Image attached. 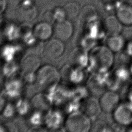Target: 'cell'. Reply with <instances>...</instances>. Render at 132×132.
<instances>
[{
    "label": "cell",
    "mask_w": 132,
    "mask_h": 132,
    "mask_svg": "<svg viewBox=\"0 0 132 132\" xmlns=\"http://www.w3.org/2000/svg\"><path fill=\"white\" fill-rule=\"evenodd\" d=\"M114 62L113 52L107 46H95L89 54V63L90 69L95 73L107 72Z\"/></svg>",
    "instance_id": "1"
},
{
    "label": "cell",
    "mask_w": 132,
    "mask_h": 132,
    "mask_svg": "<svg viewBox=\"0 0 132 132\" xmlns=\"http://www.w3.org/2000/svg\"><path fill=\"white\" fill-rule=\"evenodd\" d=\"M60 79L57 70L53 65L46 64L37 71L36 80L39 87L48 91L57 86Z\"/></svg>",
    "instance_id": "2"
},
{
    "label": "cell",
    "mask_w": 132,
    "mask_h": 132,
    "mask_svg": "<svg viewBox=\"0 0 132 132\" xmlns=\"http://www.w3.org/2000/svg\"><path fill=\"white\" fill-rule=\"evenodd\" d=\"M65 128L71 132H87L91 128V120L82 112H72L65 121Z\"/></svg>",
    "instance_id": "3"
},
{
    "label": "cell",
    "mask_w": 132,
    "mask_h": 132,
    "mask_svg": "<svg viewBox=\"0 0 132 132\" xmlns=\"http://www.w3.org/2000/svg\"><path fill=\"white\" fill-rule=\"evenodd\" d=\"M114 121L120 125H128L132 123V102L120 103L113 111Z\"/></svg>",
    "instance_id": "4"
},
{
    "label": "cell",
    "mask_w": 132,
    "mask_h": 132,
    "mask_svg": "<svg viewBox=\"0 0 132 132\" xmlns=\"http://www.w3.org/2000/svg\"><path fill=\"white\" fill-rule=\"evenodd\" d=\"M37 15V8L30 0H23L17 7L16 16L21 22H31L36 18Z\"/></svg>",
    "instance_id": "5"
},
{
    "label": "cell",
    "mask_w": 132,
    "mask_h": 132,
    "mask_svg": "<svg viewBox=\"0 0 132 132\" xmlns=\"http://www.w3.org/2000/svg\"><path fill=\"white\" fill-rule=\"evenodd\" d=\"M99 102L102 111L106 113L113 112L120 104V96L114 91H107L101 95Z\"/></svg>",
    "instance_id": "6"
},
{
    "label": "cell",
    "mask_w": 132,
    "mask_h": 132,
    "mask_svg": "<svg viewBox=\"0 0 132 132\" xmlns=\"http://www.w3.org/2000/svg\"><path fill=\"white\" fill-rule=\"evenodd\" d=\"M53 32L56 38L62 41L68 40L73 33V27L68 20L56 22L53 28Z\"/></svg>",
    "instance_id": "7"
},
{
    "label": "cell",
    "mask_w": 132,
    "mask_h": 132,
    "mask_svg": "<svg viewBox=\"0 0 132 132\" xmlns=\"http://www.w3.org/2000/svg\"><path fill=\"white\" fill-rule=\"evenodd\" d=\"M102 24L105 34L108 37L119 35L122 30L123 24L116 15H110L107 16Z\"/></svg>",
    "instance_id": "8"
},
{
    "label": "cell",
    "mask_w": 132,
    "mask_h": 132,
    "mask_svg": "<svg viewBox=\"0 0 132 132\" xmlns=\"http://www.w3.org/2000/svg\"><path fill=\"white\" fill-rule=\"evenodd\" d=\"M102 110L99 100L94 97L87 98L82 105V112L91 120L95 119Z\"/></svg>",
    "instance_id": "9"
},
{
    "label": "cell",
    "mask_w": 132,
    "mask_h": 132,
    "mask_svg": "<svg viewBox=\"0 0 132 132\" xmlns=\"http://www.w3.org/2000/svg\"><path fill=\"white\" fill-rule=\"evenodd\" d=\"M116 15L123 25H132V5L122 2L116 11Z\"/></svg>",
    "instance_id": "10"
},
{
    "label": "cell",
    "mask_w": 132,
    "mask_h": 132,
    "mask_svg": "<svg viewBox=\"0 0 132 132\" xmlns=\"http://www.w3.org/2000/svg\"><path fill=\"white\" fill-rule=\"evenodd\" d=\"M32 31L37 39L40 41L47 40L54 33L53 28L50 23L44 21L37 24Z\"/></svg>",
    "instance_id": "11"
},
{
    "label": "cell",
    "mask_w": 132,
    "mask_h": 132,
    "mask_svg": "<svg viewBox=\"0 0 132 132\" xmlns=\"http://www.w3.org/2000/svg\"><path fill=\"white\" fill-rule=\"evenodd\" d=\"M64 117L62 113L57 110H50L46 113L44 122L46 127L51 129L59 128L63 123Z\"/></svg>",
    "instance_id": "12"
},
{
    "label": "cell",
    "mask_w": 132,
    "mask_h": 132,
    "mask_svg": "<svg viewBox=\"0 0 132 132\" xmlns=\"http://www.w3.org/2000/svg\"><path fill=\"white\" fill-rule=\"evenodd\" d=\"M64 51V46L62 41L57 38L53 39L47 42L45 46L46 55L52 58L60 57Z\"/></svg>",
    "instance_id": "13"
},
{
    "label": "cell",
    "mask_w": 132,
    "mask_h": 132,
    "mask_svg": "<svg viewBox=\"0 0 132 132\" xmlns=\"http://www.w3.org/2000/svg\"><path fill=\"white\" fill-rule=\"evenodd\" d=\"M72 62L77 67L84 68L88 65L89 54L87 51L80 47L75 49L71 54Z\"/></svg>",
    "instance_id": "14"
},
{
    "label": "cell",
    "mask_w": 132,
    "mask_h": 132,
    "mask_svg": "<svg viewBox=\"0 0 132 132\" xmlns=\"http://www.w3.org/2000/svg\"><path fill=\"white\" fill-rule=\"evenodd\" d=\"M62 76L71 82L77 84L84 79V73L81 68L76 67L74 69H71L69 65H65L63 70Z\"/></svg>",
    "instance_id": "15"
},
{
    "label": "cell",
    "mask_w": 132,
    "mask_h": 132,
    "mask_svg": "<svg viewBox=\"0 0 132 132\" xmlns=\"http://www.w3.org/2000/svg\"><path fill=\"white\" fill-rule=\"evenodd\" d=\"M40 60L35 55L26 57L22 62V68L25 73H35L40 68Z\"/></svg>",
    "instance_id": "16"
},
{
    "label": "cell",
    "mask_w": 132,
    "mask_h": 132,
    "mask_svg": "<svg viewBox=\"0 0 132 132\" xmlns=\"http://www.w3.org/2000/svg\"><path fill=\"white\" fill-rule=\"evenodd\" d=\"M125 39L121 34L109 36L107 41V46L113 53H117L125 48Z\"/></svg>",
    "instance_id": "17"
},
{
    "label": "cell",
    "mask_w": 132,
    "mask_h": 132,
    "mask_svg": "<svg viewBox=\"0 0 132 132\" xmlns=\"http://www.w3.org/2000/svg\"><path fill=\"white\" fill-rule=\"evenodd\" d=\"M79 16L83 22L88 24L97 20L98 13L96 8L94 6L90 5H87L80 10Z\"/></svg>",
    "instance_id": "18"
},
{
    "label": "cell",
    "mask_w": 132,
    "mask_h": 132,
    "mask_svg": "<svg viewBox=\"0 0 132 132\" xmlns=\"http://www.w3.org/2000/svg\"><path fill=\"white\" fill-rule=\"evenodd\" d=\"M22 84L18 79H12L8 81L5 87L6 94L12 98L19 96L21 92Z\"/></svg>",
    "instance_id": "19"
},
{
    "label": "cell",
    "mask_w": 132,
    "mask_h": 132,
    "mask_svg": "<svg viewBox=\"0 0 132 132\" xmlns=\"http://www.w3.org/2000/svg\"><path fill=\"white\" fill-rule=\"evenodd\" d=\"M20 51V47L12 44H7L3 47L1 51V56L4 60L6 62L13 61L18 52Z\"/></svg>",
    "instance_id": "20"
},
{
    "label": "cell",
    "mask_w": 132,
    "mask_h": 132,
    "mask_svg": "<svg viewBox=\"0 0 132 132\" xmlns=\"http://www.w3.org/2000/svg\"><path fill=\"white\" fill-rule=\"evenodd\" d=\"M51 104L48 97L45 94H37L31 100L32 106L40 111L48 109Z\"/></svg>",
    "instance_id": "21"
},
{
    "label": "cell",
    "mask_w": 132,
    "mask_h": 132,
    "mask_svg": "<svg viewBox=\"0 0 132 132\" xmlns=\"http://www.w3.org/2000/svg\"><path fill=\"white\" fill-rule=\"evenodd\" d=\"M4 34L8 40L10 41L15 40L21 36V28L14 24H10L6 27Z\"/></svg>",
    "instance_id": "22"
},
{
    "label": "cell",
    "mask_w": 132,
    "mask_h": 132,
    "mask_svg": "<svg viewBox=\"0 0 132 132\" xmlns=\"http://www.w3.org/2000/svg\"><path fill=\"white\" fill-rule=\"evenodd\" d=\"M63 8L65 11L67 18L74 19L76 18L80 13L79 6L77 3L75 2L67 3Z\"/></svg>",
    "instance_id": "23"
},
{
    "label": "cell",
    "mask_w": 132,
    "mask_h": 132,
    "mask_svg": "<svg viewBox=\"0 0 132 132\" xmlns=\"http://www.w3.org/2000/svg\"><path fill=\"white\" fill-rule=\"evenodd\" d=\"M18 68L17 64L13 61L6 62L3 68V74L7 77H12L16 73Z\"/></svg>",
    "instance_id": "24"
},
{
    "label": "cell",
    "mask_w": 132,
    "mask_h": 132,
    "mask_svg": "<svg viewBox=\"0 0 132 132\" xmlns=\"http://www.w3.org/2000/svg\"><path fill=\"white\" fill-rule=\"evenodd\" d=\"M21 36L22 37V39L23 42L28 46L34 45V44L36 42V40L37 38L34 35L32 30L29 29V28H27L26 30L22 31L21 29Z\"/></svg>",
    "instance_id": "25"
},
{
    "label": "cell",
    "mask_w": 132,
    "mask_h": 132,
    "mask_svg": "<svg viewBox=\"0 0 132 132\" xmlns=\"http://www.w3.org/2000/svg\"><path fill=\"white\" fill-rule=\"evenodd\" d=\"M15 107L16 112L21 116L26 114L29 110V103L24 99L18 100Z\"/></svg>",
    "instance_id": "26"
},
{
    "label": "cell",
    "mask_w": 132,
    "mask_h": 132,
    "mask_svg": "<svg viewBox=\"0 0 132 132\" xmlns=\"http://www.w3.org/2000/svg\"><path fill=\"white\" fill-rule=\"evenodd\" d=\"M40 111L38 110L34 112L29 117V122L34 126H39L44 122V118Z\"/></svg>",
    "instance_id": "27"
},
{
    "label": "cell",
    "mask_w": 132,
    "mask_h": 132,
    "mask_svg": "<svg viewBox=\"0 0 132 132\" xmlns=\"http://www.w3.org/2000/svg\"><path fill=\"white\" fill-rule=\"evenodd\" d=\"M53 15L54 20L56 22H60L66 20L67 16L65 11L62 8L57 7L53 11Z\"/></svg>",
    "instance_id": "28"
},
{
    "label": "cell",
    "mask_w": 132,
    "mask_h": 132,
    "mask_svg": "<svg viewBox=\"0 0 132 132\" xmlns=\"http://www.w3.org/2000/svg\"><path fill=\"white\" fill-rule=\"evenodd\" d=\"M16 112L15 107L11 103L6 104L2 111L3 115L6 118H10L14 116Z\"/></svg>",
    "instance_id": "29"
},
{
    "label": "cell",
    "mask_w": 132,
    "mask_h": 132,
    "mask_svg": "<svg viewBox=\"0 0 132 132\" xmlns=\"http://www.w3.org/2000/svg\"><path fill=\"white\" fill-rule=\"evenodd\" d=\"M77 101L74 100L68 105L67 107V111L68 113H71L77 111V109L79 108V104Z\"/></svg>",
    "instance_id": "30"
},
{
    "label": "cell",
    "mask_w": 132,
    "mask_h": 132,
    "mask_svg": "<svg viewBox=\"0 0 132 132\" xmlns=\"http://www.w3.org/2000/svg\"><path fill=\"white\" fill-rule=\"evenodd\" d=\"M126 54L130 57H132V40L126 43L125 48Z\"/></svg>",
    "instance_id": "31"
},
{
    "label": "cell",
    "mask_w": 132,
    "mask_h": 132,
    "mask_svg": "<svg viewBox=\"0 0 132 132\" xmlns=\"http://www.w3.org/2000/svg\"><path fill=\"white\" fill-rule=\"evenodd\" d=\"M23 1V0H7L8 4L12 6L18 7Z\"/></svg>",
    "instance_id": "32"
},
{
    "label": "cell",
    "mask_w": 132,
    "mask_h": 132,
    "mask_svg": "<svg viewBox=\"0 0 132 132\" xmlns=\"http://www.w3.org/2000/svg\"><path fill=\"white\" fill-rule=\"evenodd\" d=\"M5 105V100L3 96H0V113L3 111Z\"/></svg>",
    "instance_id": "33"
},
{
    "label": "cell",
    "mask_w": 132,
    "mask_h": 132,
    "mask_svg": "<svg viewBox=\"0 0 132 132\" xmlns=\"http://www.w3.org/2000/svg\"><path fill=\"white\" fill-rule=\"evenodd\" d=\"M128 98L130 100V101L131 102H132V86L130 88V90L129 91V92H128Z\"/></svg>",
    "instance_id": "34"
},
{
    "label": "cell",
    "mask_w": 132,
    "mask_h": 132,
    "mask_svg": "<svg viewBox=\"0 0 132 132\" xmlns=\"http://www.w3.org/2000/svg\"><path fill=\"white\" fill-rule=\"evenodd\" d=\"M6 130L5 129V128L0 124V132H3V131H5Z\"/></svg>",
    "instance_id": "35"
},
{
    "label": "cell",
    "mask_w": 132,
    "mask_h": 132,
    "mask_svg": "<svg viewBox=\"0 0 132 132\" xmlns=\"http://www.w3.org/2000/svg\"><path fill=\"white\" fill-rule=\"evenodd\" d=\"M130 73L132 74V64H131V67H130Z\"/></svg>",
    "instance_id": "36"
},
{
    "label": "cell",
    "mask_w": 132,
    "mask_h": 132,
    "mask_svg": "<svg viewBox=\"0 0 132 132\" xmlns=\"http://www.w3.org/2000/svg\"><path fill=\"white\" fill-rule=\"evenodd\" d=\"M121 1H123V2H126V1H129V0H121Z\"/></svg>",
    "instance_id": "37"
},
{
    "label": "cell",
    "mask_w": 132,
    "mask_h": 132,
    "mask_svg": "<svg viewBox=\"0 0 132 132\" xmlns=\"http://www.w3.org/2000/svg\"><path fill=\"white\" fill-rule=\"evenodd\" d=\"M96 1H102V2L103 0H96Z\"/></svg>",
    "instance_id": "38"
},
{
    "label": "cell",
    "mask_w": 132,
    "mask_h": 132,
    "mask_svg": "<svg viewBox=\"0 0 132 132\" xmlns=\"http://www.w3.org/2000/svg\"><path fill=\"white\" fill-rule=\"evenodd\" d=\"M57 1H61V0H57Z\"/></svg>",
    "instance_id": "39"
}]
</instances>
